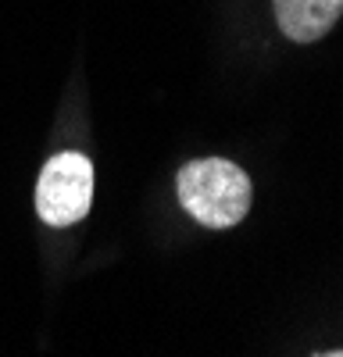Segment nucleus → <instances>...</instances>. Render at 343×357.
Listing matches in <instances>:
<instances>
[{
	"instance_id": "7ed1b4c3",
	"label": "nucleus",
	"mask_w": 343,
	"mask_h": 357,
	"mask_svg": "<svg viewBox=\"0 0 343 357\" xmlns=\"http://www.w3.org/2000/svg\"><path fill=\"white\" fill-rule=\"evenodd\" d=\"M275 22L286 40L319 43L343 15V0H272Z\"/></svg>"
},
{
	"instance_id": "f257e3e1",
	"label": "nucleus",
	"mask_w": 343,
	"mask_h": 357,
	"mask_svg": "<svg viewBox=\"0 0 343 357\" xmlns=\"http://www.w3.org/2000/svg\"><path fill=\"white\" fill-rule=\"evenodd\" d=\"M179 204L204 229H233L247 218L254 186L250 175L225 158H200L176 175Z\"/></svg>"
},
{
	"instance_id": "f03ea898",
	"label": "nucleus",
	"mask_w": 343,
	"mask_h": 357,
	"mask_svg": "<svg viewBox=\"0 0 343 357\" xmlns=\"http://www.w3.org/2000/svg\"><path fill=\"white\" fill-rule=\"evenodd\" d=\"M93 207V165L86 154H54L36 183V211L47 225H75Z\"/></svg>"
},
{
	"instance_id": "20e7f679",
	"label": "nucleus",
	"mask_w": 343,
	"mask_h": 357,
	"mask_svg": "<svg viewBox=\"0 0 343 357\" xmlns=\"http://www.w3.org/2000/svg\"><path fill=\"white\" fill-rule=\"evenodd\" d=\"M314 357H343V350H326V354H314Z\"/></svg>"
}]
</instances>
